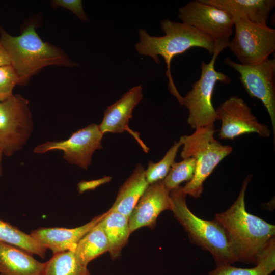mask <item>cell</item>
<instances>
[{"label":"cell","instance_id":"obj_15","mask_svg":"<svg viewBox=\"0 0 275 275\" xmlns=\"http://www.w3.org/2000/svg\"><path fill=\"white\" fill-rule=\"evenodd\" d=\"M106 214V212L76 228H41L33 231L30 235L46 249L51 250L53 254L67 251H74L82 237Z\"/></svg>","mask_w":275,"mask_h":275},{"label":"cell","instance_id":"obj_21","mask_svg":"<svg viewBox=\"0 0 275 275\" xmlns=\"http://www.w3.org/2000/svg\"><path fill=\"white\" fill-rule=\"evenodd\" d=\"M0 242L18 248L30 254L37 255L42 258L45 257L46 249L30 234L1 219Z\"/></svg>","mask_w":275,"mask_h":275},{"label":"cell","instance_id":"obj_18","mask_svg":"<svg viewBox=\"0 0 275 275\" xmlns=\"http://www.w3.org/2000/svg\"><path fill=\"white\" fill-rule=\"evenodd\" d=\"M145 170L141 164L136 166L120 188L114 204L108 211L117 212L129 217L149 185L145 178Z\"/></svg>","mask_w":275,"mask_h":275},{"label":"cell","instance_id":"obj_19","mask_svg":"<svg viewBox=\"0 0 275 275\" xmlns=\"http://www.w3.org/2000/svg\"><path fill=\"white\" fill-rule=\"evenodd\" d=\"M128 217L115 211L106 212L102 225L108 243V252L113 260L121 254L130 235Z\"/></svg>","mask_w":275,"mask_h":275},{"label":"cell","instance_id":"obj_27","mask_svg":"<svg viewBox=\"0 0 275 275\" xmlns=\"http://www.w3.org/2000/svg\"><path fill=\"white\" fill-rule=\"evenodd\" d=\"M208 275H269L256 265L251 268H242L231 265L216 266L208 273Z\"/></svg>","mask_w":275,"mask_h":275},{"label":"cell","instance_id":"obj_1","mask_svg":"<svg viewBox=\"0 0 275 275\" xmlns=\"http://www.w3.org/2000/svg\"><path fill=\"white\" fill-rule=\"evenodd\" d=\"M251 177L244 180L233 204L216 214L214 220L224 229L236 261L255 264L258 254L274 237L275 226L246 210L245 194Z\"/></svg>","mask_w":275,"mask_h":275},{"label":"cell","instance_id":"obj_2","mask_svg":"<svg viewBox=\"0 0 275 275\" xmlns=\"http://www.w3.org/2000/svg\"><path fill=\"white\" fill-rule=\"evenodd\" d=\"M161 27L165 35L160 37L150 36L145 30L139 29L140 41L136 44L135 49L140 54L150 57L157 64L160 62L159 56L163 58L167 65L169 89L179 101L182 96L176 89L171 72L173 58L193 47L202 48L213 54L215 45L209 36L182 22L164 19L161 22Z\"/></svg>","mask_w":275,"mask_h":275},{"label":"cell","instance_id":"obj_17","mask_svg":"<svg viewBox=\"0 0 275 275\" xmlns=\"http://www.w3.org/2000/svg\"><path fill=\"white\" fill-rule=\"evenodd\" d=\"M22 249L0 242V275H42L44 263Z\"/></svg>","mask_w":275,"mask_h":275},{"label":"cell","instance_id":"obj_20","mask_svg":"<svg viewBox=\"0 0 275 275\" xmlns=\"http://www.w3.org/2000/svg\"><path fill=\"white\" fill-rule=\"evenodd\" d=\"M101 221L82 237L74 251L78 261L86 267L92 260L108 252V241Z\"/></svg>","mask_w":275,"mask_h":275},{"label":"cell","instance_id":"obj_23","mask_svg":"<svg viewBox=\"0 0 275 275\" xmlns=\"http://www.w3.org/2000/svg\"><path fill=\"white\" fill-rule=\"evenodd\" d=\"M182 146V141L175 142L163 157L157 162L150 161L145 170V178L148 183L151 184L163 180L175 162L177 152Z\"/></svg>","mask_w":275,"mask_h":275},{"label":"cell","instance_id":"obj_4","mask_svg":"<svg viewBox=\"0 0 275 275\" xmlns=\"http://www.w3.org/2000/svg\"><path fill=\"white\" fill-rule=\"evenodd\" d=\"M186 196L180 186L170 191L171 211L190 240L210 252L216 266L231 265L237 262L223 227L215 220L203 219L194 214L187 205Z\"/></svg>","mask_w":275,"mask_h":275},{"label":"cell","instance_id":"obj_22","mask_svg":"<svg viewBox=\"0 0 275 275\" xmlns=\"http://www.w3.org/2000/svg\"><path fill=\"white\" fill-rule=\"evenodd\" d=\"M42 275H91L87 267L77 259L73 251L53 254L44 263Z\"/></svg>","mask_w":275,"mask_h":275},{"label":"cell","instance_id":"obj_3","mask_svg":"<svg viewBox=\"0 0 275 275\" xmlns=\"http://www.w3.org/2000/svg\"><path fill=\"white\" fill-rule=\"evenodd\" d=\"M34 23L26 26L18 36L9 34L0 26V44L9 57L11 65L24 85L41 69L48 66H76L61 48L44 42Z\"/></svg>","mask_w":275,"mask_h":275},{"label":"cell","instance_id":"obj_10","mask_svg":"<svg viewBox=\"0 0 275 275\" xmlns=\"http://www.w3.org/2000/svg\"><path fill=\"white\" fill-rule=\"evenodd\" d=\"M224 62L239 74L240 80L251 97L259 99L266 109L275 134V59L243 65L225 58Z\"/></svg>","mask_w":275,"mask_h":275},{"label":"cell","instance_id":"obj_29","mask_svg":"<svg viewBox=\"0 0 275 275\" xmlns=\"http://www.w3.org/2000/svg\"><path fill=\"white\" fill-rule=\"evenodd\" d=\"M109 180L108 178H104L101 179L90 181H82L78 185V190L80 193H82L89 189H94L100 184Z\"/></svg>","mask_w":275,"mask_h":275},{"label":"cell","instance_id":"obj_24","mask_svg":"<svg viewBox=\"0 0 275 275\" xmlns=\"http://www.w3.org/2000/svg\"><path fill=\"white\" fill-rule=\"evenodd\" d=\"M196 160L193 157L183 159L180 162H174L163 180L166 188L170 191L180 186L185 181H190L193 177L196 170Z\"/></svg>","mask_w":275,"mask_h":275},{"label":"cell","instance_id":"obj_13","mask_svg":"<svg viewBox=\"0 0 275 275\" xmlns=\"http://www.w3.org/2000/svg\"><path fill=\"white\" fill-rule=\"evenodd\" d=\"M170 191L163 180L148 185L129 216L130 233L143 227L153 228L161 212L172 210Z\"/></svg>","mask_w":275,"mask_h":275},{"label":"cell","instance_id":"obj_12","mask_svg":"<svg viewBox=\"0 0 275 275\" xmlns=\"http://www.w3.org/2000/svg\"><path fill=\"white\" fill-rule=\"evenodd\" d=\"M216 119L221 121V139L233 140L240 135L255 133L263 138L269 137L267 125L260 123L251 108L241 98L233 96L215 109Z\"/></svg>","mask_w":275,"mask_h":275},{"label":"cell","instance_id":"obj_16","mask_svg":"<svg viewBox=\"0 0 275 275\" xmlns=\"http://www.w3.org/2000/svg\"><path fill=\"white\" fill-rule=\"evenodd\" d=\"M227 12L235 21L244 18L253 23L266 25L274 0H202Z\"/></svg>","mask_w":275,"mask_h":275},{"label":"cell","instance_id":"obj_7","mask_svg":"<svg viewBox=\"0 0 275 275\" xmlns=\"http://www.w3.org/2000/svg\"><path fill=\"white\" fill-rule=\"evenodd\" d=\"M33 130V120L28 99L13 95L0 102V149L11 157L22 149Z\"/></svg>","mask_w":275,"mask_h":275},{"label":"cell","instance_id":"obj_26","mask_svg":"<svg viewBox=\"0 0 275 275\" xmlns=\"http://www.w3.org/2000/svg\"><path fill=\"white\" fill-rule=\"evenodd\" d=\"M255 264L270 275L275 270V240L271 238L258 254Z\"/></svg>","mask_w":275,"mask_h":275},{"label":"cell","instance_id":"obj_11","mask_svg":"<svg viewBox=\"0 0 275 275\" xmlns=\"http://www.w3.org/2000/svg\"><path fill=\"white\" fill-rule=\"evenodd\" d=\"M103 135L98 125L91 124L73 132L67 140L46 142L36 146L33 151L44 154L50 151H61L63 158L68 162L87 170L91 164L94 152L102 148Z\"/></svg>","mask_w":275,"mask_h":275},{"label":"cell","instance_id":"obj_30","mask_svg":"<svg viewBox=\"0 0 275 275\" xmlns=\"http://www.w3.org/2000/svg\"><path fill=\"white\" fill-rule=\"evenodd\" d=\"M9 65H11V62L8 54L0 44V66Z\"/></svg>","mask_w":275,"mask_h":275},{"label":"cell","instance_id":"obj_6","mask_svg":"<svg viewBox=\"0 0 275 275\" xmlns=\"http://www.w3.org/2000/svg\"><path fill=\"white\" fill-rule=\"evenodd\" d=\"M220 52L215 49L208 63L203 61L199 79L195 81L191 89L185 97H182L179 103L189 112L187 123L192 129L214 126L216 119V110L212 98L215 86L217 81L229 84L230 78L216 71L215 63Z\"/></svg>","mask_w":275,"mask_h":275},{"label":"cell","instance_id":"obj_14","mask_svg":"<svg viewBox=\"0 0 275 275\" xmlns=\"http://www.w3.org/2000/svg\"><path fill=\"white\" fill-rule=\"evenodd\" d=\"M142 98L141 85L130 89L119 100L105 110L102 121L98 125L103 134L128 132L136 141L143 150L148 153L149 149L140 138V133L131 129L128 125L134 108Z\"/></svg>","mask_w":275,"mask_h":275},{"label":"cell","instance_id":"obj_5","mask_svg":"<svg viewBox=\"0 0 275 275\" xmlns=\"http://www.w3.org/2000/svg\"><path fill=\"white\" fill-rule=\"evenodd\" d=\"M214 126L195 129L191 135L180 137L183 159L193 157L196 170L193 178L184 187L183 191L195 198H199L203 190V183L219 162L233 151V148L223 145L214 137Z\"/></svg>","mask_w":275,"mask_h":275},{"label":"cell","instance_id":"obj_28","mask_svg":"<svg viewBox=\"0 0 275 275\" xmlns=\"http://www.w3.org/2000/svg\"><path fill=\"white\" fill-rule=\"evenodd\" d=\"M51 4L54 8L60 7L69 10L82 21L88 20V17L82 8L81 1L53 0Z\"/></svg>","mask_w":275,"mask_h":275},{"label":"cell","instance_id":"obj_31","mask_svg":"<svg viewBox=\"0 0 275 275\" xmlns=\"http://www.w3.org/2000/svg\"><path fill=\"white\" fill-rule=\"evenodd\" d=\"M4 153L2 150L0 149V176L3 174V168H2V158Z\"/></svg>","mask_w":275,"mask_h":275},{"label":"cell","instance_id":"obj_25","mask_svg":"<svg viewBox=\"0 0 275 275\" xmlns=\"http://www.w3.org/2000/svg\"><path fill=\"white\" fill-rule=\"evenodd\" d=\"M16 85H19V77L12 66H0V102L14 95L13 89Z\"/></svg>","mask_w":275,"mask_h":275},{"label":"cell","instance_id":"obj_8","mask_svg":"<svg viewBox=\"0 0 275 275\" xmlns=\"http://www.w3.org/2000/svg\"><path fill=\"white\" fill-rule=\"evenodd\" d=\"M235 33L227 47L240 64L253 65L268 59L275 51V29L242 18L234 21Z\"/></svg>","mask_w":275,"mask_h":275},{"label":"cell","instance_id":"obj_9","mask_svg":"<svg viewBox=\"0 0 275 275\" xmlns=\"http://www.w3.org/2000/svg\"><path fill=\"white\" fill-rule=\"evenodd\" d=\"M182 23L191 26L209 36L220 52L227 47L233 33L234 20L226 11L202 0L189 2L179 9Z\"/></svg>","mask_w":275,"mask_h":275}]
</instances>
